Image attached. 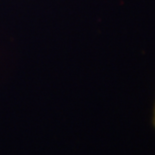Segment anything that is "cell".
Masks as SVG:
<instances>
[{"label":"cell","mask_w":155,"mask_h":155,"mask_svg":"<svg viewBox=\"0 0 155 155\" xmlns=\"http://www.w3.org/2000/svg\"><path fill=\"white\" fill-rule=\"evenodd\" d=\"M152 124L155 128V106H154V110H153V118H152Z\"/></svg>","instance_id":"cell-1"}]
</instances>
